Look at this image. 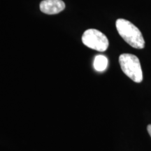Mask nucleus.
<instances>
[{
  "label": "nucleus",
  "instance_id": "nucleus-1",
  "mask_svg": "<svg viewBox=\"0 0 151 151\" xmlns=\"http://www.w3.org/2000/svg\"><path fill=\"white\" fill-rule=\"evenodd\" d=\"M119 35L128 44L137 49L145 47V41L139 28L131 22L124 19H118L116 22Z\"/></svg>",
  "mask_w": 151,
  "mask_h": 151
},
{
  "label": "nucleus",
  "instance_id": "nucleus-2",
  "mask_svg": "<svg viewBox=\"0 0 151 151\" xmlns=\"http://www.w3.org/2000/svg\"><path fill=\"white\" fill-rule=\"evenodd\" d=\"M119 63L124 74L135 83L143 81V73L140 61L134 55L124 53L119 57Z\"/></svg>",
  "mask_w": 151,
  "mask_h": 151
},
{
  "label": "nucleus",
  "instance_id": "nucleus-3",
  "mask_svg": "<svg viewBox=\"0 0 151 151\" xmlns=\"http://www.w3.org/2000/svg\"><path fill=\"white\" fill-rule=\"evenodd\" d=\"M82 41L85 46L100 52L106 50L109 44L106 35L95 29L86 30L83 35Z\"/></svg>",
  "mask_w": 151,
  "mask_h": 151
},
{
  "label": "nucleus",
  "instance_id": "nucleus-4",
  "mask_svg": "<svg viewBox=\"0 0 151 151\" xmlns=\"http://www.w3.org/2000/svg\"><path fill=\"white\" fill-rule=\"evenodd\" d=\"M65 9V4L62 0H43L40 3V10L46 14H59Z\"/></svg>",
  "mask_w": 151,
  "mask_h": 151
},
{
  "label": "nucleus",
  "instance_id": "nucleus-5",
  "mask_svg": "<svg viewBox=\"0 0 151 151\" xmlns=\"http://www.w3.org/2000/svg\"><path fill=\"white\" fill-rule=\"evenodd\" d=\"M94 68L97 71H104L106 69L108 66V59L102 55H99L95 57L94 60Z\"/></svg>",
  "mask_w": 151,
  "mask_h": 151
},
{
  "label": "nucleus",
  "instance_id": "nucleus-6",
  "mask_svg": "<svg viewBox=\"0 0 151 151\" xmlns=\"http://www.w3.org/2000/svg\"><path fill=\"white\" fill-rule=\"evenodd\" d=\"M147 130H148L149 135H150L151 137V124H149V125H148V127H147Z\"/></svg>",
  "mask_w": 151,
  "mask_h": 151
}]
</instances>
